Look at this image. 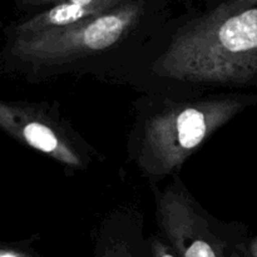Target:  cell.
I'll return each instance as SVG.
<instances>
[{"instance_id":"obj_8","label":"cell","mask_w":257,"mask_h":257,"mask_svg":"<svg viewBox=\"0 0 257 257\" xmlns=\"http://www.w3.org/2000/svg\"><path fill=\"white\" fill-rule=\"evenodd\" d=\"M152 253L153 257H178L173 248L168 247L162 241L155 240L152 243Z\"/></svg>"},{"instance_id":"obj_12","label":"cell","mask_w":257,"mask_h":257,"mask_svg":"<svg viewBox=\"0 0 257 257\" xmlns=\"http://www.w3.org/2000/svg\"><path fill=\"white\" fill-rule=\"evenodd\" d=\"M233 257H240V256H237V255H235V256H233Z\"/></svg>"},{"instance_id":"obj_7","label":"cell","mask_w":257,"mask_h":257,"mask_svg":"<svg viewBox=\"0 0 257 257\" xmlns=\"http://www.w3.org/2000/svg\"><path fill=\"white\" fill-rule=\"evenodd\" d=\"M98 257H136L130 246L124 242H113L108 245Z\"/></svg>"},{"instance_id":"obj_11","label":"cell","mask_w":257,"mask_h":257,"mask_svg":"<svg viewBox=\"0 0 257 257\" xmlns=\"http://www.w3.org/2000/svg\"><path fill=\"white\" fill-rule=\"evenodd\" d=\"M24 4H32V5H39V4H45V3L55 2V0H20Z\"/></svg>"},{"instance_id":"obj_4","label":"cell","mask_w":257,"mask_h":257,"mask_svg":"<svg viewBox=\"0 0 257 257\" xmlns=\"http://www.w3.org/2000/svg\"><path fill=\"white\" fill-rule=\"evenodd\" d=\"M157 215L178 257H225L218 238L183 193L173 190L162 193L157 200Z\"/></svg>"},{"instance_id":"obj_10","label":"cell","mask_w":257,"mask_h":257,"mask_svg":"<svg viewBox=\"0 0 257 257\" xmlns=\"http://www.w3.org/2000/svg\"><path fill=\"white\" fill-rule=\"evenodd\" d=\"M68 2L74 3V4H80V5H90V4H97V3L118 2V0H68Z\"/></svg>"},{"instance_id":"obj_1","label":"cell","mask_w":257,"mask_h":257,"mask_svg":"<svg viewBox=\"0 0 257 257\" xmlns=\"http://www.w3.org/2000/svg\"><path fill=\"white\" fill-rule=\"evenodd\" d=\"M153 70L192 83L257 77V0H227L173 37Z\"/></svg>"},{"instance_id":"obj_9","label":"cell","mask_w":257,"mask_h":257,"mask_svg":"<svg viewBox=\"0 0 257 257\" xmlns=\"http://www.w3.org/2000/svg\"><path fill=\"white\" fill-rule=\"evenodd\" d=\"M0 257H35L33 255H29L27 252H23V251L15 250V248H2L0 251Z\"/></svg>"},{"instance_id":"obj_6","label":"cell","mask_w":257,"mask_h":257,"mask_svg":"<svg viewBox=\"0 0 257 257\" xmlns=\"http://www.w3.org/2000/svg\"><path fill=\"white\" fill-rule=\"evenodd\" d=\"M118 2L97 3L90 5H80L74 3H60L52 9L35 15L32 19L18 25L15 34L18 37H29L48 30L59 29L68 25L77 24L92 18L99 17L109 10L114 9Z\"/></svg>"},{"instance_id":"obj_2","label":"cell","mask_w":257,"mask_h":257,"mask_svg":"<svg viewBox=\"0 0 257 257\" xmlns=\"http://www.w3.org/2000/svg\"><path fill=\"white\" fill-rule=\"evenodd\" d=\"M246 103L241 97L210 98L180 103L157 113L145 125L140 166L150 175L173 172Z\"/></svg>"},{"instance_id":"obj_5","label":"cell","mask_w":257,"mask_h":257,"mask_svg":"<svg viewBox=\"0 0 257 257\" xmlns=\"http://www.w3.org/2000/svg\"><path fill=\"white\" fill-rule=\"evenodd\" d=\"M0 125L19 142L69 167H80L82 158L69 137L40 110L18 103L0 104Z\"/></svg>"},{"instance_id":"obj_3","label":"cell","mask_w":257,"mask_h":257,"mask_svg":"<svg viewBox=\"0 0 257 257\" xmlns=\"http://www.w3.org/2000/svg\"><path fill=\"white\" fill-rule=\"evenodd\" d=\"M141 13L140 3H130L77 24L18 37L12 45V54L27 62L59 63L100 52L120 40Z\"/></svg>"}]
</instances>
